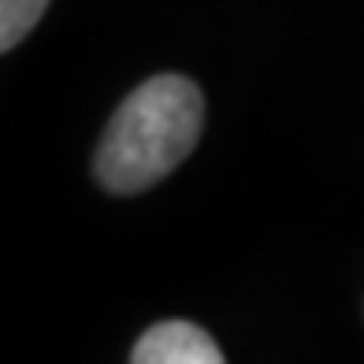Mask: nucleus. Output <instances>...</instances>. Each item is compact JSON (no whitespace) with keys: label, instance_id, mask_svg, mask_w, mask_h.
<instances>
[{"label":"nucleus","instance_id":"f257e3e1","mask_svg":"<svg viewBox=\"0 0 364 364\" xmlns=\"http://www.w3.org/2000/svg\"><path fill=\"white\" fill-rule=\"evenodd\" d=\"M205 97L182 75H156L119 105L97 145L93 175L112 193H141L193 153Z\"/></svg>","mask_w":364,"mask_h":364},{"label":"nucleus","instance_id":"f03ea898","mask_svg":"<svg viewBox=\"0 0 364 364\" xmlns=\"http://www.w3.org/2000/svg\"><path fill=\"white\" fill-rule=\"evenodd\" d=\"M130 360L134 364H220L223 350L197 323L164 320L138 338V346L130 350Z\"/></svg>","mask_w":364,"mask_h":364},{"label":"nucleus","instance_id":"7ed1b4c3","mask_svg":"<svg viewBox=\"0 0 364 364\" xmlns=\"http://www.w3.org/2000/svg\"><path fill=\"white\" fill-rule=\"evenodd\" d=\"M48 0H0V48H15L45 15Z\"/></svg>","mask_w":364,"mask_h":364}]
</instances>
